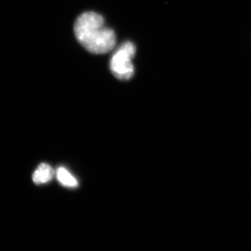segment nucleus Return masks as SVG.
Wrapping results in <instances>:
<instances>
[{
    "instance_id": "obj_1",
    "label": "nucleus",
    "mask_w": 251,
    "mask_h": 251,
    "mask_svg": "<svg viewBox=\"0 0 251 251\" xmlns=\"http://www.w3.org/2000/svg\"><path fill=\"white\" fill-rule=\"evenodd\" d=\"M74 32L77 41L91 53L105 54L116 45L115 32L97 13L81 14L75 21Z\"/></svg>"
},
{
    "instance_id": "obj_2",
    "label": "nucleus",
    "mask_w": 251,
    "mask_h": 251,
    "mask_svg": "<svg viewBox=\"0 0 251 251\" xmlns=\"http://www.w3.org/2000/svg\"><path fill=\"white\" fill-rule=\"evenodd\" d=\"M135 51L134 44L126 41L112 55L110 63V70L117 78L127 80L133 76L134 67L132 59L134 57Z\"/></svg>"
},
{
    "instance_id": "obj_3",
    "label": "nucleus",
    "mask_w": 251,
    "mask_h": 251,
    "mask_svg": "<svg viewBox=\"0 0 251 251\" xmlns=\"http://www.w3.org/2000/svg\"><path fill=\"white\" fill-rule=\"evenodd\" d=\"M54 176V171L49 165L41 163L33 175V181L36 184L49 182Z\"/></svg>"
},
{
    "instance_id": "obj_4",
    "label": "nucleus",
    "mask_w": 251,
    "mask_h": 251,
    "mask_svg": "<svg viewBox=\"0 0 251 251\" xmlns=\"http://www.w3.org/2000/svg\"><path fill=\"white\" fill-rule=\"evenodd\" d=\"M57 179L61 184L68 188H75L78 186L76 179L64 168H58L56 173Z\"/></svg>"
}]
</instances>
